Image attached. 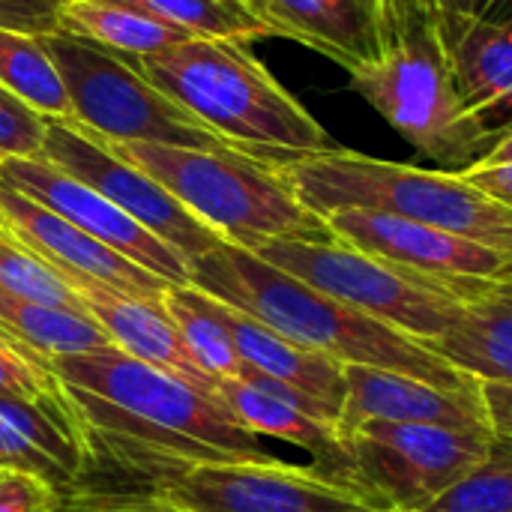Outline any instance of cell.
<instances>
[{
  "label": "cell",
  "mask_w": 512,
  "mask_h": 512,
  "mask_svg": "<svg viewBox=\"0 0 512 512\" xmlns=\"http://www.w3.org/2000/svg\"><path fill=\"white\" fill-rule=\"evenodd\" d=\"M48 366L63 384L90 465L111 462L150 486L204 465H285L216 393L114 345L51 357Z\"/></svg>",
  "instance_id": "obj_1"
},
{
  "label": "cell",
  "mask_w": 512,
  "mask_h": 512,
  "mask_svg": "<svg viewBox=\"0 0 512 512\" xmlns=\"http://www.w3.org/2000/svg\"><path fill=\"white\" fill-rule=\"evenodd\" d=\"M189 285L207 297L255 318L288 342L339 360L414 375L447 390H477L480 381L447 363L426 342L315 291L291 273L267 264L249 249L219 243L189 264Z\"/></svg>",
  "instance_id": "obj_2"
},
{
  "label": "cell",
  "mask_w": 512,
  "mask_h": 512,
  "mask_svg": "<svg viewBox=\"0 0 512 512\" xmlns=\"http://www.w3.org/2000/svg\"><path fill=\"white\" fill-rule=\"evenodd\" d=\"M117 57L219 138L255 159L279 165L333 147L327 129L267 72L246 42L186 39L159 54Z\"/></svg>",
  "instance_id": "obj_3"
},
{
  "label": "cell",
  "mask_w": 512,
  "mask_h": 512,
  "mask_svg": "<svg viewBox=\"0 0 512 512\" xmlns=\"http://www.w3.org/2000/svg\"><path fill=\"white\" fill-rule=\"evenodd\" d=\"M276 168L321 219L336 210H375L512 255V210L462 174L372 159L342 147L294 156Z\"/></svg>",
  "instance_id": "obj_4"
},
{
  "label": "cell",
  "mask_w": 512,
  "mask_h": 512,
  "mask_svg": "<svg viewBox=\"0 0 512 512\" xmlns=\"http://www.w3.org/2000/svg\"><path fill=\"white\" fill-rule=\"evenodd\" d=\"M348 75L351 90L438 171L465 174L501 141L465 105L441 33L417 9L390 0L384 57Z\"/></svg>",
  "instance_id": "obj_5"
},
{
  "label": "cell",
  "mask_w": 512,
  "mask_h": 512,
  "mask_svg": "<svg viewBox=\"0 0 512 512\" xmlns=\"http://www.w3.org/2000/svg\"><path fill=\"white\" fill-rule=\"evenodd\" d=\"M111 153L168 189L225 243L255 249L267 240H336L285 183L276 162L240 150H192L144 141H105Z\"/></svg>",
  "instance_id": "obj_6"
},
{
  "label": "cell",
  "mask_w": 512,
  "mask_h": 512,
  "mask_svg": "<svg viewBox=\"0 0 512 512\" xmlns=\"http://www.w3.org/2000/svg\"><path fill=\"white\" fill-rule=\"evenodd\" d=\"M252 252L315 291L426 345L444 339L468 306L450 288L339 240H267Z\"/></svg>",
  "instance_id": "obj_7"
},
{
  "label": "cell",
  "mask_w": 512,
  "mask_h": 512,
  "mask_svg": "<svg viewBox=\"0 0 512 512\" xmlns=\"http://www.w3.org/2000/svg\"><path fill=\"white\" fill-rule=\"evenodd\" d=\"M39 39L66 84L72 123L96 138L192 150H237L177 102H171L114 51L69 33H51Z\"/></svg>",
  "instance_id": "obj_8"
},
{
  "label": "cell",
  "mask_w": 512,
  "mask_h": 512,
  "mask_svg": "<svg viewBox=\"0 0 512 512\" xmlns=\"http://www.w3.org/2000/svg\"><path fill=\"white\" fill-rule=\"evenodd\" d=\"M345 444L357 489L387 512H423L486 462L492 438L444 426L372 420L357 426Z\"/></svg>",
  "instance_id": "obj_9"
},
{
  "label": "cell",
  "mask_w": 512,
  "mask_h": 512,
  "mask_svg": "<svg viewBox=\"0 0 512 512\" xmlns=\"http://www.w3.org/2000/svg\"><path fill=\"white\" fill-rule=\"evenodd\" d=\"M147 492L177 512H387L363 489L291 462L204 465Z\"/></svg>",
  "instance_id": "obj_10"
},
{
  "label": "cell",
  "mask_w": 512,
  "mask_h": 512,
  "mask_svg": "<svg viewBox=\"0 0 512 512\" xmlns=\"http://www.w3.org/2000/svg\"><path fill=\"white\" fill-rule=\"evenodd\" d=\"M324 222L339 243L432 279L468 306L492 285L512 279V255L432 225L375 210H336Z\"/></svg>",
  "instance_id": "obj_11"
},
{
  "label": "cell",
  "mask_w": 512,
  "mask_h": 512,
  "mask_svg": "<svg viewBox=\"0 0 512 512\" xmlns=\"http://www.w3.org/2000/svg\"><path fill=\"white\" fill-rule=\"evenodd\" d=\"M42 159L105 195L126 216H132L162 243L177 249L189 264L216 249L219 243H225L216 231L198 222L168 189H162L132 162L111 153L102 138L75 123L48 117Z\"/></svg>",
  "instance_id": "obj_12"
},
{
  "label": "cell",
  "mask_w": 512,
  "mask_h": 512,
  "mask_svg": "<svg viewBox=\"0 0 512 512\" xmlns=\"http://www.w3.org/2000/svg\"><path fill=\"white\" fill-rule=\"evenodd\" d=\"M0 186H9L45 210L57 213L78 231L96 237L108 249L135 261L138 267L162 276L171 285H189V261L126 216L105 195L51 165L48 159H3L0 162Z\"/></svg>",
  "instance_id": "obj_13"
},
{
  "label": "cell",
  "mask_w": 512,
  "mask_h": 512,
  "mask_svg": "<svg viewBox=\"0 0 512 512\" xmlns=\"http://www.w3.org/2000/svg\"><path fill=\"white\" fill-rule=\"evenodd\" d=\"M0 219L3 228L36 252L66 285L93 282L141 300H165L168 288H174L9 186H0Z\"/></svg>",
  "instance_id": "obj_14"
},
{
  "label": "cell",
  "mask_w": 512,
  "mask_h": 512,
  "mask_svg": "<svg viewBox=\"0 0 512 512\" xmlns=\"http://www.w3.org/2000/svg\"><path fill=\"white\" fill-rule=\"evenodd\" d=\"M384 420V423H423L444 426L474 435H489V414L477 390H447L414 375L372 369V366H345V399L339 414V435L348 438L357 426Z\"/></svg>",
  "instance_id": "obj_15"
},
{
  "label": "cell",
  "mask_w": 512,
  "mask_h": 512,
  "mask_svg": "<svg viewBox=\"0 0 512 512\" xmlns=\"http://www.w3.org/2000/svg\"><path fill=\"white\" fill-rule=\"evenodd\" d=\"M270 36H288L327 54L348 72L384 57L390 0H246Z\"/></svg>",
  "instance_id": "obj_16"
},
{
  "label": "cell",
  "mask_w": 512,
  "mask_h": 512,
  "mask_svg": "<svg viewBox=\"0 0 512 512\" xmlns=\"http://www.w3.org/2000/svg\"><path fill=\"white\" fill-rule=\"evenodd\" d=\"M69 288L81 297L84 312L108 333L117 351L153 369H162L204 393H216V381L186 351L183 336L165 309V300L126 297L93 282H78Z\"/></svg>",
  "instance_id": "obj_17"
},
{
  "label": "cell",
  "mask_w": 512,
  "mask_h": 512,
  "mask_svg": "<svg viewBox=\"0 0 512 512\" xmlns=\"http://www.w3.org/2000/svg\"><path fill=\"white\" fill-rule=\"evenodd\" d=\"M444 45L465 105L504 138L512 129V21L471 18Z\"/></svg>",
  "instance_id": "obj_18"
},
{
  "label": "cell",
  "mask_w": 512,
  "mask_h": 512,
  "mask_svg": "<svg viewBox=\"0 0 512 512\" xmlns=\"http://www.w3.org/2000/svg\"><path fill=\"white\" fill-rule=\"evenodd\" d=\"M216 396L240 420V426H246L252 435L294 444L315 459L318 471L339 477V480L354 486L351 453H348V444L336 426H327V423L303 414L300 408L288 405L285 399H279V396H273V393H267V390L243 381V378L216 381Z\"/></svg>",
  "instance_id": "obj_19"
},
{
  "label": "cell",
  "mask_w": 512,
  "mask_h": 512,
  "mask_svg": "<svg viewBox=\"0 0 512 512\" xmlns=\"http://www.w3.org/2000/svg\"><path fill=\"white\" fill-rule=\"evenodd\" d=\"M219 303V300H216ZM219 315L234 339V348L243 360L246 369L288 384L294 390H303L330 408L342 414V399H345V366L333 357H324L318 351L300 348L288 342L285 336L273 333L270 327L258 324L255 318L219 303Z\"/></svg>",
  "instance_id": "obj_20"
},
{
  "label": "cell",
  "mask_w": 512,
  "mask_h": 512,
  "mask_svg": "<svg viewBox=\"0 0 512 512\" xmlns=\"http://www.w3.org/2000/svg\"><path fill=\"white\" fill-rule=\"evenodd\" d=\"M429 348L477 381L512 384V279L465 306L456 327Z\"/></svg>",
  "instance_id": "obj_21"
},
{
  "label": "cell",
  "mask_w": 512,
  "mask_h": 512,
  "mask_svg": "<svg viewBox=\"0 0 512 512\" xmlns=\"http://www.w3.org/2000/svg\"><path fill=\"white\" fill-rule=\"evenodd\" d=\"M0 336L42 360L111 348L108 333L84 312L18 300L0 291Z\"/></svg>",
  "instance_id": "obj_22"
},
{
  "label": "cell",
  "mask_w": 512,
  "mask_h": 512,
  "mask_svg": "<svg viewBox=\"0 0 512 512\" xmlns=\"http://www.w3.org/2000/svg\"><path fill=\"white\" fill-rule=\"evenodd\" d=\"M60 33L96 42L114 54H129V57L159 54L171 45L192 39L183 30H174L147 15L102 0H69L60 15Z\"/></svg>",
  "instance_id": "obj_23"
},
{
  "label": "cell",
  "mask_w": 512,
  "mask_h": 512,
  "mask_svg": "<svg viewBox=\"0 0 512 512\" xmlns=\"http://www.w3.org/2000/svg\"><path fill=\"white\" fill-rule=\"evenodd\" d=\"M165 309L174 318L186 351L213 381H231L243 375L246 366L213 297L192 285H174L165 294Z\"/></svg>",
  "instance_id": "obj_24"
},
{
  "label": "cell",
  "mask_w": 512,
  "mask_h": 512,
  "mask_svg": "<svg viewBox=\"0 0 512 512\" xmlns=\"http://www.w3.org/2000/svg\"><path fill=\"white\" fill-rule=\"evenodd\" d=\"M0 84L39 114L72 123L66 84L39 36L0 30Z\"/></svg>",
  "instance_id": "obj_25"
},
{
  "label": "cell",
  "mask_w": 512,
  "mask_h": 512,
  "mask_svg": "<svg viewBox=\"0 0 512 512\" xmlns=\"http://www.w3.org/2000/svg\"><path fill=\"white\" fill-rule=\"evenodd\" d=\"M138 15H147L159 24L183 30L192 39H231L252 42L270 36V30L252 15L243 0H102Z\"/></svg>",
  "instance_id": "obj_26"
},
{
  "label": "cell",
  "mask_w": 512,
  "mask_h": 512,
  "mask_svg": "<svg viewBox=\"0 0 512 512\" xmlns=\"http://www.w3.org/2000/svg\"><path fill=\"white\" fill-rule=\"evenodd\" d=\"M0 291L30 303L84 312L81 297L36 252L18 243L6 228H0Z\"/></svg>",
  "instance_id": "obj_27"
},
{
  "label": "cell",
  "mask_w": 512,
  "mask_h": 512,
  "mask_svg": "<svg viewBox=\"0 0 512 512\" xmlns=\"http://www.w3.org/2000/svg\"><path fill=\"white\" fill-rule=\"evenodd\" d=\"M423 512H512V444L492 438L486 462Z\"/></svg>",
  "instance_id": "obj_28"
},
{
  "label": "cell",
  "mask_w": 512,
  "mask_h": 512,
  "mask_svg": "<svg viewBox=\"0 0 512 512\" xmlns=\"http://www.w3.org/2000/svg\"><path fill=\"white\" fill-rule=\"evenodd\" d=\"M0 399L45 405V408L72 414L63 384L51 372L48 360H42L30 351H21L18 345H12L3 336H0Z\"/></svg>",
  "instance_id": "obj_29"
},
{
  "label": "cell",
  "mask_w": 512,
  "mask_h": 512,
  "mask_svg": "<svg viewBox=\"0 0 512 512\" xmlns=\"http://www.w3.org/2000/svg\"><path fill=\"white\" fill-rule=\"evenodd\" d=\"M45 132L48 117L0 84V162L39 159L45 147Z\"/></svg>",
  "instance_id": "obj_30"
},
{
  "label": "cell",
  "mask_w": 512,
  "mask_h": 512,
  "mask_svg": "<svg viewBox=\"0 0 512 512\" xmlns=\"http://www.w3.org/2000/svg\"><path fill=\"white\" fill-rule=\"evenodd\" d=\"M0 468L3 471H24V474L42 477V480L54 483L57 489L69 486L63 471L42 450H36L3 414H0Z\"/></svg>",
  "instance_id": "obj_31"
},
{
  "label": "cell",
  "mask_w": 512,
  "mask_h": 512,
  "mask_svg": "<svg viewBox=\"0 0 512 512\" xmlns=\"http://www.w3.org/2000/svg\"><path fill=\"white\" fill-rule=\"evenodd\" d=\"M0 512H60V489L42 477L9 471L0 480Z\"/></svg>",
  "instance_id": "obj_32"
},
{
  "label": "cell",
  "mask_w": 512,
  "mask_h": 512,
  "mask_svg": "<svg viewBox=\"0 0 512 512\" xmlns=\"http://www.w3.org/2000/svg\"><path fill=\"white\" fill-rule=\"evenodd\" d=\"M69 0H0V30L51 36L60 33V15Z\"/></svg>",
  "instance_id": "obj_33"
},
{
  "label": "cell",
  "mask_w": 512,
  "mask_h": 512,
  "mask_svg": "<svg viewBox=\"0 0 512 512\" xmlns=\"http://www.w3.org/2000/svg\"><path fill=\"white\" fill-rule=\"evenodd\" d=\"M396 3L432 18L444 42L453 39L474 18V0H396Z\"/></svg>",
  "instance_id": "obj_34"
},
{
  "label": "cell",
  "mask_w": 512,
  "mask_h": 512,
  "mask_svg": "<svg viewBox=\"0 0 512 512\" xmlns=\"http://www.w3.org/2000/svg\"><path fill=\"white\" fill-rule=\"evenodd\" d=\"M480 396L489 414V429L495 441L512 444V384L480 381Z\"/></svg>",
  "instance_id": "obj_35"
},
{
  "label": "cell",
  "mask_w": 512,
  "mask_h": 512,
  "mask_svg": "<svg viewBox=\"0 0 512 512\" xmlns=\"http://www.w3.org/2000/svg\"><path fill=\"white\" fill-rule=\"evenodd\" d=\"M75 512H177L162 504L156 495H108V498H84Z\"/></svg>",
  "instance_id": "obj_36"
},
{
  "label": "cell",
  "mask_w": 512,
  "mask_h": 512,
  "mask_svg": "<svg viewBox=\"0 0 512 512\" xmlns=\"http://www.w3.org/2000/svg\"><path fill=\"white\" fill-rule=\"evenodd\" d=\"M462 177H468L477 189H483L486 195L498 198L512 210V165H477Z\"/></svg>",
  "instance_id": "obj_37"
},
{
  "label": "cell",
  "mask_w": 512,
  "mask_h": 512,
  "mask_svg": "<svg viewBox=\"0 0 512 512\" xmlns=\"http://www.w3.org/2000/svg\"><path fill=\"white\" fill-rule=\"evenodd\" d=\"M477 21H512V0H474Z\"/></svg>",
  "instance_id": "obj_38"
},
{
  "label": "cell",
  "mask_w": 512,
  "mask_h": 512,
  "mask_svg": "<svg viewBox=\"0 0 512 512\" xmlns=\"http://www.w3.org/2000/svg\"><path fill=\"white\" fill-rule=\"evenodd\" d=\"M480 165H512V129L492 147V153Z\"/></svg>",
  "instance_id": "obj_39"
},
{
  "label": "cell",
  "mask_w": 512,
  "mask_h": 512,
  "mask_svg": "<svg viewBox=\"0 0 512 512\" xmlns=\"http://www.w3.org/2000/svg\"><path fill=\"white\" fill-rule=\"evenodd\" d=\"M6 474H9V471H3V468H0V480H3V477H6Z\"/></svg>",
  "instance_id": "obj_40"
},
{
  "label": "cell",
  "mask_w": 512,
  "mask_h": 512,
  "mask_svg": "<svg viewBox=\"0 0 512 512\" xmlns=\"http://www.w3.org/2000/svg\"><path fill=\"white\" fill-rule=\"evenodd\" d=\"M0 228H3V219H0Z\"/></svg>",
  "instance_id": "obj_41"
},
{
  "label": "cell",
  "mask_w": 512,
  "mask_h": 512,
  "mask_svg": "<svg viewBox=\"0 0 512 512\" xmlns=\"http://www.w3.org/2000/svg\"><path fill=\"white\" fill-rule=\"evenodd\" d=\"M243 3H246V0H243Z\"/></svg>",
  "instance_id": "obj_42"
}]
</instances>
